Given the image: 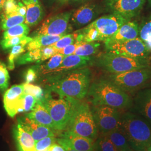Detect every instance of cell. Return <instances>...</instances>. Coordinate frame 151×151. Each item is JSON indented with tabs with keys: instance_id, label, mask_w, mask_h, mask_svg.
<instances>
[{
	"instance_id": "6da1fadb",
	"label": "cell",
	"mask_w": 151,
	"mask_h": 151,
	"mask_svg": "<svg viewBox=\"0 0 151 151\" xmlns=\"http://www.w3.org/2000/svg\"><path fill=\"white\" fill-rule=\"evenodd\" d=\"M90 82V70L81 68L47 77V90L60 97L82 100L87 96Z\"/></svg>"
},
{
	"instance_id": "7a4b0ae2",
	"label": "cell",
	"mask_w": 151,
	"mask_h": 151,
	"mask_svg": "<svg viewBox=\"0 0 151 151\" xmlns=\"http://www.w3.org/2000/svg\"><path fill=\"white\" fill-rule=\"evenodd\" d=\"M87 96L92 106H108L122 110L133 105L129 95L107 78L99 79L90 84Z\"/></svg>"
},
{
	"instance_id": "3957f363",
	"label": "cell",
	"mask_w": 151,
	"mask_h": 151,
	"mask_svg": "<svg viewBox=\"0 0 151 151\" xmlns=\"http://www.w3.org/2000/svg\"><path fill=\"white\" fill-rule=\"evenodd\" d=\"M121 130L133 151H147L151 143V125L138 114H121Z\"/></svg>"
},
{
	"instance_id": "277c9868",
	"label": "cell",
	"mask_w": 151,
	"mask_h": 151,
	"mask_svg": "<svg viewBox=\"0 0 151 151\" xmlns=\"http://www.w3.org/2000/svg\"><path fill=\"white\" fill-rule=\"evenodd\" d=\"M72 134L96 140L99 131L88 103L78 100L65 130Z\"/></svg>"
},
{
	"instance_id": "5b68a950",
	"label": "cell",
	"mask_w": 151,
	"mask_h": 151,
	"mask_svg": "<svg viewBox=\"0 0 151 151\" xmlns=\"http://www.w3.org/2000/svg\"><path fill=\"white\" fill-rule=\"evenodd\" d=\"M96 65L109 74H118L150 66L149 60L131 58L105 52L94 60Z\"/></svg>"
},
{
	"instance_id": "8992f818",
	"label": "cell",
	"mask_w": 151,
	"mask_h": 151,
	"mask_svg": "<svg viewBox=\"0 0 151 151\" xmlns=\"http://www.w3.org/2000/svg\"><path fill=\"white\" fill-rule=\"evenodd\" d=\"M45 98L42 104L47 109L53 119L55 130L63 131L72 115L78 99L69 97L54 99L51 92L46 90Z\"/></svg>"
},
{
	"instance_id": "52a82bcc",
	"label": "cell",
	"mask_w": 151,
	"mask_h": 151,
	"mask_svg": "<svg viewBox=\"0 0 151 151\" xmlns=\"http://www.w3.org/2000/svg\"><path fill=\"white\" fill-rule=\"evenodd\" d=\"M106 78L128 93L138 91L151 81V67L118 74H109Z\"/></svg>"
},
{
	"instance_id": "ba28073f",
	"label": "cell",
	"mask_w": 151,
	"mask_h": 151,
	"mask_svg": "<svg viewBox=\"0 0 151 151\" xmlns=\"http://www.w3.org/2000/svg\"><path fill=\"white\" fill-rule=\"evenodd\" d=\"M91 111L100 134L120 129L121 113L118 109L108 106H92Z\"/></svg>"
},
{
	"instance_id": "9c48e42d",
	"label": "cell",
	"mask_w": 151,
	"mask_h": 151,
	"mask_svg": "<svg viewBox=\"0 0 151 151\" xmlns=\"http://www.w3.org/2000/svg\"><path fill=\"white\" fill-rule=\"evenodd\" d=\"M106 52L137 59L149 60L151 52L139 37L119 43L105 45Z\"/></svg>"
},
{
	"instance_id": "30bf717a",
	"label": "cell",
	"mask_w": 151,
	"mask_h": 151,
	"mask_svg": "<svg viewBox=\"0 0 151 151\" xmlns=\"http://www.w3.org/2000/svg\"><path fill=\"white\" fill-rule=\"evenodd\" d=\"M71 14L72 12H65L49 17L32 35H66L73 29L70 24Z\"/></svg>"
},
{
	"instance_id": "8fae6325",
	"label": "cell",
	"mask_w": 151,
	"mask_h": 151,
	"mask_svg": "<svg viewBox=\"0 0 151 151\" xmlns=\"http://www.w3.org/2000/svg\"><path fill=\"white\" fill-rule=\"evenodd\" d=\"M146 0H104L106 11L132 20L140 14Z\"/></svg>"
},
{
	"instance_id": "7c38bea8",
	"label": "cell",
	"mask_w": 151,
	"mask_h": 151,
	"mask_svg": "<svg viewBox=\"0 0 151 151\" xmlns=\"http://www.w3.org/2000/svg\"><path fill=\"white\" fill-rule=\"evenodd\" d=\"M128 21L127 19L118 15L109 14L101 16L89 24L97 30L101 42H105L113 36L119 27Z\"/></svg>"
},
{
	"instance_id": "4fadbf2b",
	"label": "cell",
	"mask_w": 151,
	"mask_h": 151,
	"mask_svg": "<svg viewBox=\"0 0 151 151\" xmlns=\"http://www.w3.org/2000/svg\"><path fill=\"white\" fill-rule=\"evenodd\" d=\"M24 85H14L6 90L4 95V106L6 112L11 118L24 112Z\"/></svg>"
},
{
	"instance_id": "5bb4252c",
	"label": "cell",
	"mask_w": 151,
	"mask_h": 151,
	"mask_svg": "<svg viewBox=\"0 0 151 151\" xmlns=\"http://www.w3.org/2000/svg\"><path fill=\"white\" fill-rule=\"evenodd\" d=\"M100 12L99 6L91 3L85 4L72 12L70 25L76 28L87 26L95 20Z\"/></svg>"
},
{
	"instance_id": "9a60e30c",
	"label": "cell",
	"mask_w": 151,
	"mask_h": 151,
	"mask_svg": "<svg viewBox=\"0 0 151 151\" xmlns=\"http://www.w3.org/2000/svg\"><path fill=\"white\" fill-rule=\"evenodd\" d=\"M94 60L92 57H81L75 54L65 56L60 66L50 72L47 75V77L58 75L68 71L87 67L88 65L94 62Z\"/></svg>"
},
{
	"instance_id": "2e32d148",
	"label": "cell",
	"mask_w": 151,
	"mask_h": 151,
	"mask_svg": "<svg viewBox=\"0 0 151 151\" xmlns=\"http://www.w3.org/2000/svg\"><path fill=\"white\" fill-rule=\"evenodd\" d=\"M133 104L135 113L142 116L151 125V85L137 92Z\"/></svg>"
},
{
	"instance_id": "e0dca14e",
	"label": "cell",
	"mask_w": 151,
	"mask_h": 151,
	"mask_svg": "<svg viewBox=\"0 0 151 151\" xmlns=\"http://www.w3.org/2000/svg\"><path fill=\"white\" fill-rule=\"evenodd\" d=\"M17 123L32 136L35 142L49 136H55L54 129L39 124L26 115L17 119Z\"/></svg>"
},
{
	"instance_id": "ac0fdd59",
	"label": "cell",
	"mask_w": 151,
	"mask_h": 151,
	"mask_svg": "<svg viewBox=\"0 0 151 151\" xmlns=\"http://www.w3.org/2000/svg\"><path fill=\"white\" fill-rule=\"evenodd\" d=\"M139 37V24L130 20L122 25L113 36L106 40L105 45L119 43Z\"/></svg>"
},
{
	"instance_id": "d6986e66",
	"label": "cell",
	"mask_w": 151,
	"mask_h": 151,
	"mask_svg": "<svg viewBox=\"0 0 151 151\" xmlns=\"http://www.w3.org/2000/svg\"><path fill=\"white\" fill-rule=\"evenodd\" d=\"M60 137L77 151H95V140L63 131Z\"/></svg>"
},
{
	"instance_id": "ffe728a7",
	"label": "cell",
	"mask_w": 151,
	"mask_h": 151,
	"mask_svg": "<svg viewBox=\"0 0 151 151\" xmlns=\"http://www.w3.org/2000/svg\"><path fill=\"white\" fill-rule=\"evenodd\" d=\"M12 135L18 151H35L36 142L18 123L12 128Z\"/></svg>"
},
{
	"instance_id": "44dd1931",
	"label": "cell",
	"mask_w": 151,
	"mask_h": 151,
	"mask_svg": "<svg viewBox=\"0 0 151 151\" xmlns=\"http://www.w3.org/2000/svg\"><path fill=\"white\" fill-rule=\"evenodd\" d=\"M25 24L28 27L37 25L43 19L44 11L39 0H32L27 4Z\"/></svg>"
},
{
	"instance_id": "7402d4cb",
	"label": "cell",
	"mask_w": 151,
	"mask_h": 151,
	"mask_svg": "<svg viewBox=\"0 0 151 151\" xmlns=\"http://www.w3.org/2000/svg\"><path fill=\"white\" fill-rule=\"evenodd\" d=\"M26 115L39 124L55 130L53 119L48 111L43 104L37 103L32 111Z\"/></svg>"
},
{
	"instance_id": "603a6c76",
	"label": "cell",
	"mask_w": 151,
	"mask_h": 151,
	"mask_svg": "<svg viewBox=\"0 0 151 151\" xmlns=\"http://www.w3.org/2000/svg\"><path fill=\"white\" fill-rule=\"evenodd\" d=\"M65 35H40L32 37V40L27 44V49L28 51L34 49L42 48L55 43Z\"/></svg>"
},
{
	"instance_id": "cb8c5ba5",
	"label": "cell",
	"mask_w": 151,
	"mask_h": 151,
	"mask_svg": "<svg viewBox=\"0 0 151 151\" xmlns=\"http://www.w3.org/2000/svg\"><path fill=\"white\" fill-rule=\"evenodd\" d=\"M102 134L111 140L119 151H133L125 135L120 129Z\"/></svg>"
},
{
	"instance_id": "d4e9b609",
	"label": "cell",
	"mask_w": 151,
	"mask_h": 151,
	"mask_svg": "<svg viewBox=\"0 0 151 151\" xmlns=\"http://www.w3.org/2000/svg\"><path fill=\"white\" fill-rule=\"evenodd\" d=\"M25 16H22L18 12L9 14H2L1 17V27L3 30H6L10 27L23 24L25 22Z\"/></svg>"
},
{
	"instance_id": "484cf974",
	"label": "cell",
	"mask_w": 151,
	"mask_h": 151,
	"mask_svg": "<svg viewBox=\"0 0 151 151\" xmlns=\"http://www.w3.org/2000/svg\"><path fill=\"white\" fill-rule=\"evenodd\" d=\"M139 38L151 52V14L139 24Z\"/></svg>"
},
{
	"instance_id": "4316f807",
	"label": "cell",
	"mask_w": 151,
	"mask_h": 151,
	"mask_svg": "<svg viewBox=\"0 0 151 151\" xmlns=\"http://www.w3.org/2000/svg\"><path fill=\"white\" fill-rule=\"evenodd\" d=\"M65 57L64 55L59 53L54 54L49 58L47 62L38 67V72L43 75H48L50 72L60 66Z\"/></svg>"
},
{
	"instance_id": "83f0119b",
	"label": "cell",
	"mask_w": 151,
	"mask_h": 151,
	"mask_svg": "<svg viewBox=\"0 0 151 151\" xmlns=\"http://www.w3.org/2000/svg\"><path fill=\"white\" fill-rule=\"evenodd\" d=\"M100 46L101 44L99 42L82 43L76 49L73 54L81 57H91L97 53Z\"/></svg>"
},
{
	"instance_id": "f1b7e54d",
	"label": "cell",
	"mask_w": 151,
	"mask_h": 151,
	"mask_svg": "<svg viewBox=\"0 0 151 151\" xmlns=\"http://www.w3.org/2000/svg\"><path fill=\"white\" fill-rule=\"evenodd\" d=\"M41 50L40 48L30 50L22 54L16 60L18 65H25L32 62H41Z\"/></svg>"
},
{
	"instance_id": "f546056e",
	"label": "cell",
	"mask_w": 151,
	"mask_h": 151,
	"mask_svg": "<svg viewBox=\"0 0 151 151\" xmlns=\"http://www.w3.org/2000/svg\"><path fill=\"white\" fill-rule=\"evenodd\" d=\"M24 93L31 95L36 98L37 104H42L46 96V91H44L41 87L34 85L32 83H23Z\"/></svg>"
},
{
	"instance_id": "4dcf8cb0",
	"label": "cell",
	"mask_w": 151,
	"mask_h": 151,
	"mask_svg": "<svg viewBox=\"0 0 151 151\" xmlns=\"http://www.w3.org/2000/svg\"><path fill=\"white\" fill-rule=\"evenodd\" d=\"M29 31V27L23 23L10 27L5 30L3 34V39H8L20 36H27Z\"/></svg>"
},
{
	"instance_id": "1f68e13d",
	"label": "cell",
	"mask_w": 151,
	"mask_h": 151,
	"mask_svg": "<svg viewBox=\"0 0 151 151\" xmlns=\"http://www.w3.org/2000/svg\"><path fill=\"white\" fill-rule=\"evenodd\" d=\"M32 39V37L27 36L15 37L8 39H3L0 42V44L2 49H7L21 44H26L27 45V44L30 42Z\"/></svg>"
},
{
	"instance_id": "d6a6232c",
	"label": "cell",
	"mask_w": 151,
	"mask_h": 151,
	"mask_svg": "<svg viewBox=\"0 0 151 151\" xmlns=\"http://www.w3.org/2000/svg\"><path fill=\"white\" fill-rule=\"evenodd\" d=\"M27 44H21L11 48L8 58L9 70H13L15 68V60H16L22 54L25 53Z\"/></svg>"
},
{
	"instance_id": "836d02e7",
	"label": "cell",
	"mask_w": 151,
	"mask_h": 151,
	"mask_svg": "<svg viewBox=\"0 0 151 151\" xmlns=\"http://www.w3.org/2000/svg\"><path fill=\"white\" fill-rule=\"evenodd\" d=\"M95 151H119L112 142L100 134L95 140Z\"/></svg>"
},
{
	"instance_id": "e575fe53",
	"label": "cell",
	"mask_w": 151,
	"mask_h": 151,
	"mask_svg": "<svg viewBox=\"0 0 151 151\" xmlns=\"http://www.w3.org/2000/svg\"><path fill=\"white\" fill-rule=\"evenodd\" d=\"M77 37V33L76 32H75L72 34L65 35L57 42L50 45V46L58 50L60 49L64 48L68 45L75 43Z\"/></svg>"
},
{
	"instance_id": "d590c367",
	"label": "cell",
	"mask_w": 151,
	"mask_h": 151,
	"mask_svg": "<svg viewBox=\"0 0 151 151\" xmlns=\"http://www.w3.org/2000/svg\"><path fill=\"white\" fill-rule=\"evenodd\" d=\"M10 76L5 64L0 60V91H4L9 85Z\"/></svg>"
},
{
	"instance_id": "8d00e7d4",
	"label": "cell",
	"mask_w": 151,
	"mask_h": 151,
	"mask_svg": "<svg viewBox=\"0 0 151 151\" xmlns=\"http://www.w3.org/2000/svg\"><path fill=\"white\" fill-rule=\"evenodd\" d=\"M55 136H49L36 142L35 151H43L47 150L56 143Z\"/></svg>"
},
{
	"instance_id": "74e56055",
	"label": "cell",
	"mask_w": 151,
	"mask_h": 151,
	"mask_svg": "<svg viewBox=\"0 0 151 151\" xmlns=\"http://www.w3.org/2000/svg\"><path fill=\"white\" fill-rule=\"evenodd\" d=\"M37 104L36 98L29 94L25 93L24 97V112L32 111Z\"/></svg>"
},
{
	"instance_id": "f35d334b",
	"label": "cell",
	"mask_w": 151,
	"mask_h": 151,
	"mask_svg": "<svg viewBox=\"0 0 151 151\" xmlns=\"http://www.w3.org/2000/svg\"><path fill=\"white\" fill-rule=\"evenodd\" d=\"M38 68L37 67H32L29 68L25 74V81L26 83H31L36 81L38 78Z\"/></svg>"
},
{
	"instance_id": "ab89813d",
	"label": "cell",
	"mask_w": 151,
	"mask_h": 151,
	"mask_svg": "<svg viewBox=\"0 0 151 151\" xmlns=\"http://www.w3.org/2000/svg\"><path fill=\"white\" fill-rule=\"evenodd\" d=\"M40 50H41V55H42L41 62L49 59L50 57L54 55V54H57L58 52L57 49L54 48L50 45L40 48Z\"/></svg>"
},
{
	"instance_id": "60d3db41",
	"label": "cell",
	"mask_w": 151,
	"mask_h": 151,
	"mask_svg": "<svg viewBox=\"0 0 151 151\" xmlns=\"http://www.w3.org/2000/svg\"><path fill=\"white\" fill-rule=\"evenodd\" d=\"M18 2L16 0H6L4 7V14H9L12 12H18Z\"/></svg>"
},
{
	"instance_id": "b9f144b4",
	"label": "cell",
	"mask_w": 151,
	"mask_h": 151,
	"mask_svg": "<svg viewBox=\"0 0 151 151\" xmlns=\"http://www.w3.org/2000/svg\"><path fill=\"white\" fill-rule=\"evenodd\" d=\"M81 43H82V42H79L76 41L75 43L69 45L64 48L60 49V50H58L57 52V53L63 54L65 56H67L69 55L73 54L75 52L76 49Z\"/></svg>"
},
{
	"instance_id": "7bdbcfd3",
	"label": "cell",
	"mask_w": 151,
	"mask_h": 151,
	"mask_svg": "<svg viewBox=\"0 0 151 151\" xmlns=\"http://www.w3.org/2000/svg\"><path fill=\"white\" fill-rule=\"evenodd\" d=\"M56 140H57V143H58L59 145H61V146H62V147L64 148L65 151H76L75 150H74L73 148H72L70 146H69V145L65 142L63 138L60 137L59 138H57Z\"/></svg>"
},
{
	"instance_id": "ee69618b",
	"label": "cell",
	"mask_w": 151,
	"mask_h": 151,
	"mask_svg": "<svg viewBox=\"0 0 151 151\" xmlns=\"http://www.w3.org/2000/svg\"><path fill=\"white\" fill-rule=\"evenodd\" d=\"M49 151H65V150L61 145L55 143L50 147Z\"/></svg>"
},
{
	"instance_id": "f6af8a7d",
	"label": "cell",
	"mask_w": 151,
	"mask_h": 151,
	"mask_svg": "<svg viewBox=\"0 0 151 151\" xmlns=\"http://www.w3.org/2000/svg\"><path fill=\"white\" fill-rule=\"evenodd\" d=\"M6 1V0H0V11L4 9Z\"/></svg>"
},
{
	"instance_id": "bcb514c9",
	"label": "cell",
	"mask_w": 151,
	"mask_h": 151,
	"mask_svg": "<svg viewBox=\"0 0 151 151\" xmlns=\"http://www.w3.org/2000/svg\"><path fill=\"white\" fill-rule=\"evenodd\" d=\"M32 0H22V2H23V4H24V5H26V4H28L29 2H30V1H32Z\"/></svg>"
},
{
	"instance_id": "7dc6e473",
	"label": "cell",
	"mask_w": 151,
	"mask_h": 151,
	"mask_svg": "<svg viewBox=\"0 0 151 151\" xmlns=\"http://www.w3.org/2000/svg\"><path fill=\"white\" fill-rule=\"evenodd\" d=\"M73 2H79V3H81V2H85L87 0H72Z\"/></svg>"
},
{
	"instance_id": "c3c4849f",
	"label": "cell",
	"mask_w": 151,
	"mask_h": 151,
	"mask_svg": "<svg viewBox=\"0 0 151 151\" xmlns=\"http://www.w3.org/2000/svg\"><path fill=\"white\" fill-rule=\"evenodd\" d=\"M69 0H60V3H62V4H65V3L67 2Z\"/></svg>"
},
{
	"instance_id": "681fc988",
	"label": "cell",
	"mask_w": 151,
	"mask_h": 151,
	"mask_svg": "<svg viewBox=\"0 0 151 151\" xmlns=\"http://www.w3.org/2000/svg\"><path fill=\"white\" fill-rule=\"evenodd\" d=\"M147 151H151V143H150V145H149V146L148 147Z\"/></svg>"
},
{
	"instance_id": "f907efd6",
	"label": "cell",
	"mask_w": 151,
	"mask_h": 151,
	"mask_svg": "<svg viewBox=\"0 0 151 151\" xmlns=\"http://www.w3.org/2000/svg\"><path fill=\"white\" fill-rule=\"evenodd\" d=\"M147 2H148V5L151 7V0H147Z\"/></svg>"
},
{
	"instance_id": "816d5d0a",
	"label": "cell",
	"mask_w": 151,
	"mask_h": 151,
	"mask_svg": "<svg viewBox=\"0 0 151 151\" xmlns=\"http://www.w3.org/2000/svg\"><path fill=\"white\" fill-rule=\"evenodd\" d=\"M150 64H151V57L150 58Z\"/></svg>"
}]
</instances>
